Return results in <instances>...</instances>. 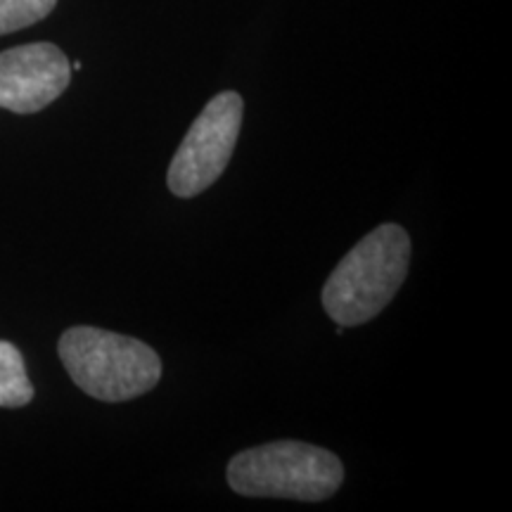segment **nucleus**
<instances>
[{
	"mask_svg": "<svg viewBox=\"0 0 512 512\" xmlns=\"http://www.w3.org/2000/svg\"><path fill=\"white\" fill-rule=\"evenodd\" d=\"M57 354L76 387L98 401L136 399L162 380V358L150 344L91 325L64 330Z\"/></svg>",
	"mask_w": 512,
	"mask_h": 512,
	"instance_id": "nucleus-2",
	"label": "nucleus"
},
{
	"mask_svg": "<svg viewBox=\"0 0 512 512\" xmlns=\"http://www.w3.org/2000/svg\"><path fill=\"white\" fill-rule=\"evenodd\" d=\"M55 5L57 0H0V36L41 22Z\"/></svg>",
	"mask_w": 512,
	"mask_h": 512,
	"instance_id": "nucleus-7",
	"label": "nucleus"
},
{
	"mask_svg": "<svg viewBox=\"0 0 512 512\" xmlns=\"http://www.w3.org/2000/svg\"><path fill=\"white\" fill-rule=\"evenodd\" d=\"M72 64L53 43H29L0 53V107L15 114L46 110L67 91Z\"/></svg>",
	"mask_w": 512,
	"mask_h": 512,
	"instance_id": "nucleus-5",
	"label": "nucleus"
},
{
	"mask_svg": "<svg viewBox=\"0 0 512 512\" xmlns=\"http://www.w3.org/2000/svg\"><path fill=\"white\" fill-rule=\"evenodd\" d=\"M34 399L24 356L12 342L0 339V408H22Z\"/></svg>",
	"mask_w": 512,
	"mask_h": 512,
	"instance_id": "nucleus-6",
	"label": "nucleus"
},
{
	"mask_svg": "<svg viewBox=\"0 0 512 512\" xmlns=\"http://www.w3.org/2000/svg\"><path fill=\"white\" fill-rule=\"evenodd\" d=\"M242 114L245 102L235 91H226L211 98L192 121L166 174L169 190L176 197L190 200L219 181L238 145Z\"/></svg>",
	"mask_w": 512,
	"mask_h": 512,
	"instance_id": "nucleus-4",
	"label": "nucleus"
},
{
	"mask_svg": "<svg viewBox=\"0 0 512 512\" xmlns=\"http://www.w3.org/2000/svg\"><path fill=\"white\" fill-rule=\"evenodd\" d=\"M344 482V465L328 448L304 441H271L240 451L228 465L235 494L318 503Z\"/></svg>",
	"mask_w": 512,
	"mask_h": 512,
	"instance_id": "nucleus-3",
	"label": "nucleus"
},
{
	"mask_svg": "<svg viewBox=\"0 0 512 512\" xmlns=\"http://www.w3.org/2000/svg\"><path fill=\"white\" fill-rule=\"evenodd\" d=\"M411 266V238L396 223H382L339 261L323 287L325 313L342 325L368 323L394 299Z\"/></svg>",
	"mask_w": 512,
	"mask_h": 512,
	"instance_id": "nucleus-1",
	"label": "nucleus"
}]
</instances>
